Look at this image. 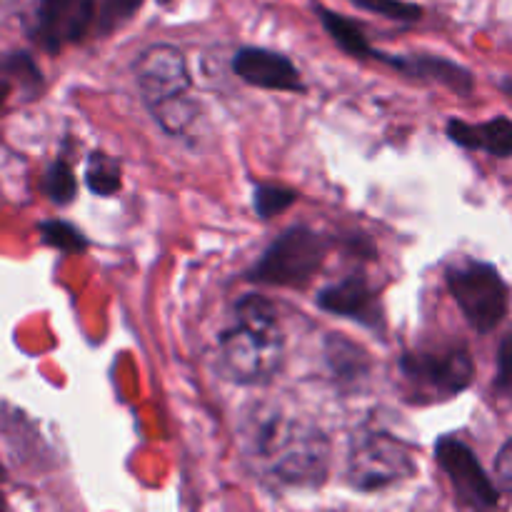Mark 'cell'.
Masks as SVG:
<instances>
[{
	"mask_svg": "<svg viewBox=\"0 0 512 512\" xmlns=\"http://www.w3.org/2000/svg\"><path fill=\"white\" fill-rule=\"evenodd\" d=\"M378 63L390 65L398 73L408 75L415 80H430V83H440L450 88L458 95H470L475 90V78L465 65L455 63V60L440 58V55H388L375 53Z\"/></svg>",
	"mask_w": 512,
	"mask_h": 512,
	"instance_id": "12",
	"label": "cell"
},
{
	"mask_svg": "<svg viewBox=\"0 0 512 512\" xmlns=\"http://www.w3.org/2000/svg\"><path fill=\"white\" fill-rule=\"evenodd\" d=\"M43 193L48 195L50 203L55 205L73 203L75 193H78V183H75L73 168L68 165V160L58 158L48 170H45Z\"/></svg>",
	"mask_w": 512,
	"mask_h": 512,
	"instance_id": "18",
	"label": "cell"
},
{
	"mask_svg": "<svg viewBox=\"0 0 512 512\" xmlns=\"http://www.w3.org/2000/svg\"><path fill=\"white\" fill-rule=\"evenodd\" d=\"M415 473L413 450L383 430H365L350 443V483L358 490H380Z\"/></svg>",
	"mask_w": 512,
	"mask_h": 512,
	"instance_id": "7",
	"label": "cell"
},
{
	"mask_svg": "<svg viewBox=\"0 0 512 512\" xmlns=\"http://www.w3.org/2000/svg\"><path fill=\"white\" fill-rule=\"evenodd\" d=\"M445 133L455 145L468 150H483L500 160H508L512 153V123L508 115H498L485 123H465V120H448Z\"/></svg>",
	"mask_w": 512,
	"mask_h": 512,
	"instance_id": "13",
	"label": "cell"
},
{
	"mask_svg": "<svg viewBox=\"0 0 512 512\" xmlns=\"http://www.w3.org/2000/svg\"><path fill=\"white\" fill-rule=\"evenodd\" d=\"M8 98H10V80L0 73V108L8 103Z\"/></svg>",
	"mask_w": 512,
	"mask_h": 512,
	"instance_id": "24",
	"label": "cell"
},
{
	"mask_svg": "<svg viewBox=\"0 0 512 512\" xmlns=\"http://www.w3.org/2000/svg\"><path fill=\"white\" fill-rule=\"evenodd\" d=\"M0 478H3V465H0ZM0 512H5V500H3V495H0Z\"/></svg>",
	"mask_w": 512,
	"mask_h": 512,
	"instance_id": "25",
	"label": "cell"
},
{
	"mask_svg": "<svg viewBox=\"0 0 512 512\" xmlns=\"http://www.w3.org/2000/svg\"><path fill=\"white\" fill-rule=\"evenodd\" d=\"M133 75L143 103L160 128L170 135L185 133L195 120L198 105L190 95L193 78L183 50L168 43L150 45L133 60Z\"/></svg>",
	"mask_w": 512,
	"mask_h": 512,
	"instance_id": "3",
	"label": "cell"
},
{
	"mask_svg": "<svg viewBox=\"0 0 512 512\" xmlns=\"http://www.w3.org/2000/svg\"><path fill=\"white\" fill-rule=\"evenodd\" d=\"M85 185L93 190L100 198H110V195L120 193L123 185V175H120V163L108 153H93L88 158V168H85Z\"/></svg>",
	"mask_w": 512,
	"mask_h": 512,
	"instance_id": "16",
	"label": "cell"
},
{
	"mask_svg": "<svg viewBox=\"0 0 512 512\" xmlns=\"http://www.w3.org/2000/svg\"><path fill=\"white\" fill-rule=\"evenodd\" d=\"M325 363H328L330 375L343 388H358L368 380L370 360L368 353L353 340L343 338L340 333H330L325 338Z\"/></svg>",
	"mask_w": 512,
	"mask_h": 512,
	"instance_id": "14",
	"label": "cell"
},
{
	"mask_svg": "<svg viewBox=\"0 0 512 512\" xmlns=\"http://www.w3.org/2000/svg\"><path fill=\"white\" fill-rule=\"evenodd\" d=\"M445 280H448L450 295L475 333L488 335L503 323L508 315L510 290L495 265L465 260V263L453 265Z\"/></svg>",
	"mask_w": 512,
	"mask_h": 512,
	"instance_id": "5",
	"label": "cell"
},
{
	"mask_svg": "<svg viewBox=\"0 0 512 512\" xmlns=\"http://www.w3.org/2000/svg\"><path fill=\"white\" fill-rule=\"evenodd\" d=\"M510 440L508 443L503 445V448H500V453H498V463H495V470H498V475H500V483H503V488H508L510 485Z\"/></svg>",
	"mask_w": 512,
	"mask_h": 512,
	"instance_id": "23",
	"label": "cell"
},
{
	"mask_svg": "<svg viewBox=\"0 0 512 512\" xmlns=\"http://www.w3.org/2000/svg\"><path fill=\"white\" fill-rule=\"evenodd\" d=\"M233 73L243 83L263 90H280V93H303V75L298 65L288 55L270 48H240L233 55Z\"/></svg>",
	"mask_w": 512,
	"mask_h": 512,
	"instance_id": "11",
	"label": "cell"
},
{
	"mask_svg": "<svg viewBox=\"0 0 512 512\" xmlns=\"http://www.w3.org/2000/svg\"><path fill=\"white\" fill-rule=\"evenodd\" d=\"M245 448L265 465L275 480L290 485H315L328 473V438L318 425L255 405L243 418Z\"/></svg>",
	"mask_w": 512,
	"mask_h": 512,
	"instance_id": "1",
	"label": "cell"
},
{
	"mask_svg": "<svg viewBox=\"0 0 512 512\" xmlns=\"http://www.w3.org/2000/svg\"><path fill=\"white\" fill-rule=\"evenodd\" d=\"M140 5H143V0H100L98 33L110 35L113 30H118L120 25H125L138 13Z\"/></svg>",
	"mask_w": 512,
	"mask_h": 512,
	"instance_id": "20",
	"label": "cell"
},
{
	"mask_svg": "<svg viewBox=\"0 0 512 512\" xmlns=\"http://www.w3.org/2000/svg\"><path fill=\"white\" fill-rule=\"evenodd\" d=\"M40 238H43L45 245L60 250V253L78 255L88 250V238L75 228L73 223H65V220H45V223L38 225Z\"/></svg>",
	"mask_w": 512,
	"mask_h": 512,
	"instance_id": "17",
	"label": "cell"
},
{
	"mask_svg": "<svg viewBox=\"0 0 512 512\" xmlns=\"http://www.w3.org/2000/svg\"><path fill=\"white\" fill-rule=\"evenodd\" d=\"M353 5H358L360 10H368V13L383 15L390 20H403V23H413L423 15L420 5L405 3V0H350Z\"/></svg>",
	"mask_w": 512,
	"mask_h": 512,
	"instance_id": "21",
	"label": "cell"
},
{
	"mask_svg": "<svg viewBox=\"0 0 512 512\" xmlns=\"http://www.w3.org/2000/svg\"><path fill=\"white\" fill-rule=\"evenodd\" d=\"M318 13H320V23H323L325 33L335 40V45H338L343 53L353 55V58H370V60L375 58L378 50L368 43V38H365V33L360 30L358 23H353L350 18H345V15L340 13H333V10L328 8H318Z\"/></svg>",
	"mask_w": 512,
	"mask_h": 512,
	"instance_id": "15",
	"label": "cell"
},
{
	"mask_svg": "<svg viewBox=\"0 0 512 512\" xmlns=\"http://www.w3.org/2000/svg\"><path fill=\"white\" fill-rule=\"evenodd\" d=\"M400 373L413 388L418 403L455 398L475 380L473 355L463 345L405 353Z\"/></svg>",
	"mask_w": 512,
	"mask_h": 512,
	"instance_id": "6",
	"label": "cell"
},
{
	"mask_svg": "<svg viewBox=\"0 0 512 512\" xmlns=\"http://www.w3.org/2000/svg\"><path fill=\"white\" fill-rule=\"evenodd\" d=\"M93 18L95 0H38L35 38L48 53H60L88 35Z\"/></svg>",
	"mask_w": 512,
	"mask_h": 512,
	"instance_id": "9",
	"label": "cell"
},
{
	"mask_svg": "<svg viewBox=\"0 0 512 512\" xmlns=\"http://www.w3.org/2000/svg\"><path fill=\"white\" fill-rule=\"evenodd\" d=\"M510 335H505L503 343L498 348V375L493 380V388L498 390L500 395H508L510 393V383H512V370H510Z\"/></svg>",
	"mask_w": 512,
	"mask_h": 512,
	"instance_id": "22",
	"label": "cell"
},
{
	"mask_svg": "<svg viewBox=\"0 0 512 512\" xmlns=\"http://www.w3.org/2000/svg\"><path fill=\"white\" fill-rule=\"evenodd\" d=\"M315 303L320 310L335 315V318L355 320L358 325L375 330V333L385 330L383 303L363 275H348L338 283L325 285Z\"/></svg>",
	"mask_w": 512,
	"mask_h": 512,
	"instance_id": "10",
	"label": "cell"
},
{
	"mask_svg": "<svg viewBox=\"0 0 512 512\" xmlns=\"http://www.w3.org/2000/svg\"><path fill=\"white\" fill-rule=\"evenodd\" d=\"M435 458H438V465L443 468L445 478L450 480V488H453L455 498L463 508L473 512L498 510V485L490 480V475L485 473L478 455L473 453L468 443L453 438V435H443L435 443Z\"/></svg>",
	"mask_w": 512,
	"mask_h": 512,
	"instance_id": "8",
	"label": "cell"
},
{
	"mask_svg": "<svg viewBox=\"0 0 512 512\" xmlns=\"http://www.w3.org/2000/svg\"><path fill=\"white\" fill-rule=\"evenodd\" d=\"M298 200V193L293 188L273 183H260L253 188V205L260 220H270L288 210Z\"/></svg>",
	"mask_w": 512,
	"mask_h": 512,
	"instance_id": "19",
	"label": "cell"
},
{
	"mask_svg": "<svg viewBox=\"0 0 512 512\" xmlns=\"http://www.w3.org/2000/svg\"><path fill=\"white\" fill-rule=\"evenodd\" d=\"M328 250V235L318 233L310 225H293L265 248V253L245 278L260 285L305 288L323 268Z\"/></svg>",
	"mask_w": 512,
	"mask_h": 512,
	"instance_id": "4",
	"label": "cell"
},
{
	"mask_svg": "<svg viewBox=\"0 0 512 512\" xmlns=\"http://www.w3.org/2000/svg\"><path fill=\"white\" fill-rule=\"evenodd\" d=\"M285 358V335L275 305L263 295H243L233 308V325L220 333L218 365L238 385H265Z\"/></svg>",
	"mask_w": 512,
	"mask_h": 512,
	"instance_id": "2",
	"label": "cell"
}]
</instances>
